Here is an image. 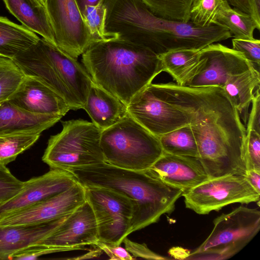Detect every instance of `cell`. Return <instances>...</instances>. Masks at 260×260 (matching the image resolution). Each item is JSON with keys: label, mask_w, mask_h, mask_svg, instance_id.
<instances>
[{"label": "cell", "mask_w": 260, "mask_h": 260, "mask_svg": "<svg viewBox=\"0 0 260 260\" xmlns=\"http://www.w3.org/2000/svg\"><path fill=\"white\" fill-rule=\"evenodd\" d=\"M148 86L159 98L189 115L198 158L210 179L245 176L246 129L221 88L192 87L172 82L151 83Z\"/></svg>", "instance_id": "cell-1"}, {"label": "cell", "mask_w": 260, "mask_h": 260, "mask_svg": "<svg viewBox=\"0 0 260 260\" xmlns=\"http://www.w3.org/2000/svg\"><path fill=\"white\" fill-rule=\"evenodd\" d=\"M155 15L175 21H190V11L194 0H141Z\"/></svg>", "instance_id": "cell-30"}, {"label": "cell", "mask_w": 260, "mask_h": 260, "mask_svg": "<svg viewBox=\"0 0 260 260\" xmlns=\"http://www.w3.org/2000/svg\"><path fill=\"white\" fill-rule=\"evenodd\" d=\"M61 131L51 136L42 160L52 169L67 170L105 162L101 146L102 130L82 119L62 121Z\"/></svg>", "instance_id": "cell-7"}, {"label": "cell", "mask_w": 260, "mask_h": 260, "mask_svg": "<svg viewBox=\"0 0 260 260\" xmlns=\"http://www.w3.org/2000/svg\"><path fill=\"white\" fill-rule=\"evenodd\" d=\"M252 67L240 52L221 44L213 43L200 50L197 70L184 86L222 88L230 75Z\"/></svg>", "instance_id": "cell-12"}, {"label": "cell", "mask_w": 260, "mask_h": 260, "mask_svg": "<svg viewBox=\"0 0 260 260\" xmlns=\"http://www.w3.org/2000/svg\"><path fill=\"white\" fill-rule=\"evenodd\" d=\"M41 133H24L0 135V166H6L39 139Z\"/></svg>", "instance_id": "cell-28"}, {"label": "cell", "mask_w": 260, "mask_h": 260, "mask_svg": "<svg viewBox=\"0 0 260 260\" xmlns=\"http://www.w3.org/2000/svg\"><path fill=\"white\" fill-rule=\"evenodd\" d=\"M103 253V251L99 248L95 249H91L88 252L85 254L78 256L76 257L69 258V259L79 260V259H85L88 258H93L100 256Z\"/></svg>", "instance_id": "cell-43"}, {"label": "cell", "mask_w": 260, "mask_h": 260, "mask_svg": "<svg viewBox=\"0 0 260 260\" xmlns=\"http://www.w3.org/2000/svg\"><path fill=\"white\" fill-rule=\"evenodd\" d=\"M245 176L249 184L260 193V171L248 170Z\"/></svg>", "instance_id": "cell-41"}, {"label": "cell", "mask_w": 260, "mask_h": 260, "mask_svg": "<svg viewBox=\"0 0 260 260\" xmlns=\"http://www.w3.org/2000/svg\"><path fill=\"white\" fill-rule=\"evenodd\" d=\"M69 215L39 224L0 226V259H10L14 254L35 246L52 233Z\"/></svg>", "instance_id": "cell-19"}, {"label": "cell", "mask_w": 260, "mask_h": 260, "mask_svg": "<svg viewBox=\"0 0 260 260\" xmlns=\"http://www.w3.org/2000/svg\"><path fill=\"white\" fill-rule=\"evenodd\" d=\"M56 47L77 59L96 42L85 24L75 0H45Z\"/></svg>", "instance_id": "cell-10"}, {"label": "cell", "mask_w": 260, "mask_h": 260, "mask_svg": "<svg viewBox=\"0 0 260 260\" xmlns=\"http://www.w3.org/2000/svg\"><path fill=\"white\" fill-rule=\"evenodd\" d=\"M86 200L94 215L99 241L120 245L132 233L134 207L125 195L101 187H85Z\"/></svg>", "instance_id": "cell-8"}, {"label": "cell", "mask_w": 260, "mask_h": 260, "mask_svg": "<svg viewBox=\"0 0 260 260\" xmlns=\"http://www.w3.org/2000/svg\"><path fill=\"white\" fill-rule=\"evenodd\" d=\"M251 4L252 16L260 23V0H249Z\"/></svg>", "instance_id": "cell-45"}, {"label": "cell", "mask_w": 260, "mask_h": 260, "mask_svg": "<svg viewBox=\"0 0 260 260\" xmlns=\"http://www.w3.org/2000/svg\"><path fill=\"white\" fill-rule=\"evenodd\" d=\"M12 59L25 76L37 77L55 91L71 110L83 108L93 81L77 59L42 38Z\"/></svg>", "instance_id": "cell-5"}, {"label": "cell", "mask_w": 260, "mask_h": 260, "mask_svg": "<svg viewBox=\"0 0 260 260\" xmlns=\"http://www.w3.org/2000/svg\"><path fill=\"white\" fill-rule=\"evenodd\" d=\"M246 151L248 170L260 171V134L246 131Z\"/></svg>", "instance_id": "cell-36"}, {"label": "cell", "mask_w": 260, "mask_h": 260, "mask_svg": "<svg viewBox=\"0 0 260 260\" xmlns=\"http://www.w3.org/2000/svg\"><path fill=\"white\" fill-rule=\"evenodd\" d=\"M125 249L136 257L148 259L164 260L169 258L159 255L151 250L145 244H140L125 238L123 241Z\"/></svg>", "instance_id": "cell-38"}, {"label": "cell", "mask_w": 260, "mask_h": 260, "mask_svg": "<svg viewBox=\"0 0 260 260\" xmlns=\"http://www.w3.org/2000/svg\"><path fill=\"white\" fill-rule=\"evenodd\" d=\"M81 13L90 34L96 42L111 39L105 30L106 8L104 4L97 6H86Z\"/></svg>", "instance_id": "cell-32"}, {"label": "cell", "mask_w": 260, "mask_h": 260, "mask_svg": "<svg viewBox=\"0 0 260 260\" xmlns=\"http://www.w3.org/2000/svg\"><path fill=\"white\" fill-rule=\"evenodd\" d=\"M228 1L234 8L252 16V11L249 0H228Z\"/></svg>", "instance_id": "cell-42"}, {"label": "cell", "mask_w": 260, "mask_h": 260, "mask_svg": "<svg viewBox=\"0 0 260 260\" xmlns=\"http://www.w3.org/2000/svg\"><path fill=\"white\" fill-rule=\"evenodd\" d=\"M127 110L134 119L158 138L190 123L187 113L159 98L148 85L131 100Z\"/></svg>", "instance_id": "cell-11"}, {"label": "cell", "mask_w": 260, "mask_h": 260, "mask_svg": "<svg viewBox=\"0 0 260 260\" xmlns=\"http://www.w3.org/2000/svg\"><path fill=\"white\" fill-rule=\"evenodd\" d=\"M101 146L105 162L134 171L148 170L164 153L158 138L128 114L102 131Z\"/></svg>", "instance_id": "cell-6"}, {"label": "cell", "mask_w": 260, "mask_h": 260, "mask_svg": "<svg viewBox=\"0 0 260 260\" xmlns=\"http://www.w3.org/2000/svg\"><path fill=\"white\" fill-rule=\"evenodd\" d=\"M252 107L248 117L246 131L253 130L260 134V93L259 87L254 92L251 102Z\"/></svg>", "instance_id": "cell-39"}, {"label": "cell", "mask_w": 260, "mask_h": 260, "mask_svg": "<svg viewBox=\"0 0 260 260\" xmlns=\"http://www.w3.org/2000/svg\"><path fill=\"white\" fill-rule=\"evenodd\" d=\"M216 24L226 27L232 37L237 39H253L254 30L260 28V23L251 15L235 8H230L224 12Z\"/></svg>", "instance_id": "cell-27"}, {"label": "cell", "mask_w": 260, "mask_h": 260, "mask_svg": "<svg viewBox=\"0 0 260 260\" xmlns=\"http://www.w3.org/2000/svg\"><path fill=\"white\" fill-rule=\"evenodd\" d=\"M84 187H101L120 192L133 204L132 232L157 222L170 214L183 192L154 175L149 170L134 171L107 162L67 170Z\"/></svg>", "instance_id": "cell-4"}, {"label": "cell", "mask_w": 260, "mask_h": 260, "mask_svg": "<svg viewBox=\"0 0 260 260\" xmlns=\"http://www.w3.org/2000/svg\"><path fill=\"white\" fill-rule=\"evenodd\" d=\"M8 10L22 25L56 46L45 7L36 0H3Z\"/></svg>", "instance_id": "cell-22"}, {"label": "cell", "mask_w": 260, "mask_h": 260, "mask_svg": "<svg viewBox=\"0 0 260 260\" xmlns=\"http://www.w3.org/2000/svg\"><path fill=\"white\" fill-rule=\"evenodd\" d=\"M259 83V71L252 67L230 75L222 89L239 113L242 114L249 108Z\"/></svg>", "instance_id": "cell-23"}, {"label": "cell", "mask_w": 260, "mask_h": 260, "mask_svg": "<svg viewBox=\"0 0 260 260\" xmlns=\"http://www.w3.org/2000/svg\"><path fill=\"white\" fill-rule=\"evenodd\" d=\"M158 57L162 72L170 74L177 84L184 86L197 70L200 50H172L158 55Z\"/></svg>", "instance_id": "cell-24"}, {"label": "cell", "mask_w": 260, "mask_h": 260, "mask_svg": "<svg viewBox=\"0 0 260 260\" xmlns=\"http://www.w3.org/2000/svg\"><path fill=\"white\" fill-rule=\"evenodd\" d=\"M98 240L95 218L90 205L86 200L70 214L52 233L35 246L71 248L74 250H88L84 246H95Z\"/></svg>", "instance_id": "cell-15"}, {"label": "cell", "mask_w": 260, "mask_h": 260, "mask_svg": "<svg viewBox=\"0 0 260 260\" xmlns=\"http://www.w3.org/2000/svg\"><path fill=\"white\" fill-rule=\"evenodd\" d=\"M40 38L22 25L0 16V57L13 59L38 42Z\"/></svg>", "instance_id": "cell-25"}, {"label": "cell", "mask_w": 260, "mask_h": 260, "mask_svg": "<svg viewBox=\"0 0 260 260\" xmlns=\"http://www.w3.org/2000/svg\"><path fill=\"white\" fill-rule=\"evenodd\" d=\"M164 153L199 157L197 143L190 124L177 128L159 138Z\"/></svg>", "instance_id": "cell-26"}, {"label": "cell", "mask_w": 260, "mask_h": 260, "mask_svg": "<svg viewBox=\"0 0 260 260\" xmlns=\"http://www.w3.org/2000/svg\"><path fill=\"white\" fill-rule=\"evenodd\" d=\"M230 8L228 0H194L190 21L201 26L216 24L219 17Z\"/></svg>", "instance_id": "cell-29"}, {"label": "cell", "mask_w": 260, "mask_h": 260, "mask_svg": "<svg viewBox=\"0 0 260 260\" xmlns=\"http://www.w3.org/2000/svg\"><path fill=\"white\" fill-rule=\"evenodd\" d=\"M95 246L101 249L103 252L109 256L112 260H133L135 258L124 248L120 245H113L101 242L99 240L96 243Z\"/></svg>", "instance_id": "cell-40"}, {"label": "cell", "mask_w": 260, "mask_h": 260, "mask_svg": "<svg viewBox=\"0 0 260 260\" xmlns=\"http://www.w3.org/2000/svg\"><path fill=\"white\" fill-rule=\"evenodd\" d=\"M105 31L117 39L143 46L158 55L176 49L201 50L232 37L226 27L219 25L201 26L190 21L160 17L141 0H109Z\"/></svg>", "instance_id": "cell-2"}, {"label": "cell", "mask_w": 260, "mask_h": 260, "mask_svg": "<svg viewBox=\"0 0 260 260\" xmlns=\"http://www.w3.org/2000/svg\"><path fill=\"white\" fill-rule=\"evenodd\" d=\"M62 117L60 115L30 113L7 100L0 102V135L30 132L41 133Z\"/></svg>", "instance_id": "cell-20"}, {"label": "cell", "mask_w": 260, "mask_h": 260, "mask_svg": "<svg viewBox=\"0 0 260 260\" xmlns=\"http://www.w3.org/2000/svg\"><path fill=\"white\" fill-rule=\"evenodd\" d=\"M78 182L69 171L51 169L41 176L24 181L19 192L0 206V217L30 207L63 192Z\"/></svg>", "instance_id": "cell-16"}, {"label": "cell", "mask_w": 260, "mask_h": 260, "mask_svg": "<svg viewBox=\"0 0 260 260\" xmlns=\"http://www.w3.org/2000/svg\"><path fill=\"white\" fill-rule=\"evenodd\" d=\"M85 201V187L78 182L63 192L0 217V226L35 225L49 222L70 214Z\"/></svg>", "instance_id": "cell-14"}, {"label": "cell", "mask_w": 260, "mask_h": 260, "mask_svg": "<svg viewBox=\"0 0 260 260\" xmlns=\"http://www.w3.org/2000/svg\"><path fill=\"white\" fill-rule=\"evenodd\" d=\"M242 247L236 245L210 248L202 251L189 252L185 259H226L239 252Z\"/></svg>", "instance_id": "cell-35"}, {"label": "cell", "mask_w": 260, "mask_h": 260, "mask_svg": "<svg viewBox=\"0 0 260 260\" xmlns=\"http://www.w3.org/2000/svg\"><path fill=\"white\" fill-rule=\"evenodd\" d=\"M186 208L201 215L218 211L236 203L259 202L260 193L249 184L245 176L228 175L209 179L183 192Z\"/></svg>", "instance_id": "cell-9"}, {"label": "cell", "mask_w": 260, "mask_h": 260, "mask_svg": "<svg viewBox=\"0 0 260 260\" xmlns=\"http://www.w3.org/2000/svg\"><path fill=\"white\" fill-rule=\"evenodd\" d=\"M213 229L194 251L236 245L243 248L260 229V211L240 206L228 213H223L213 221Z\"/></svg>", "instance_id": "cell-13"}, {"label": "cell", "mask_w": 260, "mask_h": 260, "mask_svg": "<svg viewBox=\"0 0 260 260\" xmlns=\"http://www.w3.org/2000/svg\"><path fill=\"white\" fill-rule=\"evenodd\" d=\"M232 49L240 52L252 65L259 71L260 41L255 38L243 39L234 38L232 40Z\"/></svg>", "instance_id": "cell-34"}, {"label": "cell", "mask_w": 260, "mask_h": 260, "mask_svg": "<svg viewBox=\"0 0 260 260\" xmlns=\"http://www.w3.org/2000/svg\"><path fill=\"white\" fill-rule=\"evenodd\" d=\"M36 1H37L41 5H42L45 7V0H36Z\"/></svg>", "instance_id": "cell-47"}, {"label": "cell", "mask_w": 260, "mask_h": 260, "mask_svg": "<svg viewBox=\"0 0 260 260\" xmlns=\"http://www.w3.org/2000/svg\"><path fill=\"white\" fill-rule=\"evenodd\" d=\"M177 250L174 251L170 250V253H175L176 254H173L172 255H174L175 257L178 258H181L185 259V258L187 256L189 252H186V250L181 248H176Z\"/></svg>", "instance_id": "cell-46"}, {"label": "cell", "mask_w": 260, "mask_h": 260, "mask_svg": "<svg viewBox=\"0 0 260 260\" xmlns=\"http://www.w3.org/2000/svg\"><path fill=\"white\" fill-rule=\"evenodd\" d=\"M82 62L94 83L126 106L162 72L158 55L119 39L93 43L82 54Z\"/></svg>", "instance_id": "cell-3"}, {"label": "cell", "mask_w": 260, "mask_h": 260, "mask_svg": "<svg viewBox=\"0 0 260 260\" xmlns=\"http://www.w3.org/2000/svg\"><path fill=\"white\" fill-rule=\"evenodd\" d=\"M72 250L74 249L71 248L35 246L25 249L14 254L10 259H36L43 255Z\"/></svg>", "instance_id": "cell-37"}, {"label": "cell", "mask_w": 260, "mask_h": 260, "mask_svg": "<svg viewBox=\"0 0 260 260\" xmlns=\"http://www.w3.org/2000/svg\"><path fill=\"white\" fill-rule=\"evenodd\" d=\"M80 12L84 10L85 7L97 6L104 3V0H75Z\"/></svg>", "instance_id": "cell-44"}, {"label": "cell", "mask_w": 260, "mask_h": 260, "mask_svg": "<svg viewBox=\"0 0 260 260\" xmlns=\"http://www.w3.org/2000/svg\"><path fill=\"white\" fill-rule=\"evenodd\" d=\"M23 183L6 166H0V206L16 196L22 188Z\"/></svg>", "instance_id": "cell-33"}, {"label": "cell", "mask_w": 260, "mask_h": 260, "mask_svg": "<svg viewBox=\"0 0 260 260\" xmlns=\"http://www.w3.org/2000/svg\"><path fill=\"white\" fill-rule=\"evenodd\" d=\"M8 100L30 113L62 117L71 110L55 91L37 77L25 76Z\"/></svg>", "instance_id": "cell-17"}, {"label": "cell", "mask_w": 260, "mask_h": 260, "mask_svg": "<svg viewBox=\"0 0 260 260\" xmlns=\"http://www.w3.org/2000/svg\"><path fill=\"white\" fill-rule=\"evenodd\" d=\"M25 77L12 59L0 57V102L9 99Z\"/></svg>", "instance_id": "cell-31"}, {"label": "cell", "mask_w": 260, "mask_h": 260, "mask_svg": "<svg viewBox=\"0 0 260 260\" xmlns=\"http://www.w3.org/2000/svg\"><path fill=\"white\" fill-rule=\"evenodd\" d=\"M148 169L165 183L183 192L210 179L196 157L164 152Z\"/></svg>", "instance_id": "cell-18"}, {"label": "cell", "mask_w": 260, "mask_h": 260, "mask_svg": "<svg viewBox=\"0 0 260 260\" xmlns=\"http://www.w3.org/2000/svg\"><path fill=\"white\" fill-rule=\"evenodd\" d=\"M83 109L92 122L102 131L113 125L128 114L127 106L123 102L93 82Z\"/></svg>", "instance_id": "cell-21"}]
</instances>
